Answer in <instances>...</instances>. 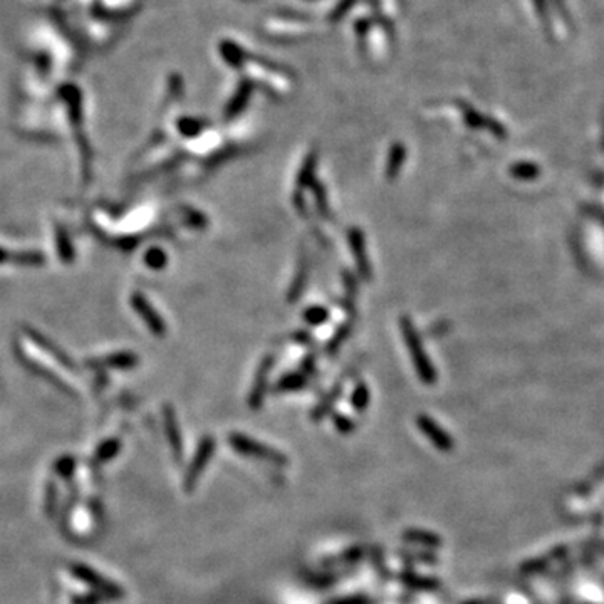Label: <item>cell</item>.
Here are the masks:
<instances>
[{
  "label": "cell",
  "mask_w": 604,
  "mask_h": 604,
  "mask_svg": "<svg viewBox=\"0 0 604 604\" xmlns=\"http://www.w3.org/2000/svg\"><path fill=\"white\" fill-rule=\"evenodd\" d=\"M104 364L117 369H128L136 366L138 358L134 354H131V352H116V354H111L108 356V358H104Z\"/></svg>",
  "instance_id": "4fadbf2b"
},
{
  "label": "cell",
  "mask_w": 604,
  "mask_h": 604,
  "mask_svg": "<svg viewBox=\"0 0 604 604\" xmlns=\"http://www.w3.org/2000/svg\"><path fill=\"white\" fill-rule=\"evenodd\" d=\"M368 403H369V391H368V386L364 383H359L356 386V389L351 394V405L352 408L358 410V411H364L368 408Z\"/></svg>",
  "instance_id": "ac0fdd59"
},
{
  "label": "cell",
  "mask_w": 604,
  "mask_h": 604,
  "mask_svg": "<svg viewBox=\"0 0 604 604\" xmlns=\"http://www.w3.org/2000/svg\"><path fill=\"white\" fill-rule=\"evenodd\" d=\"M329 317V310L322 305H312V308L304 310V321L310 326H321L324 324Z\"/></svg>",
  "instance_id": "e0dca14e"
},
{
  "label": "cell",
  "mask_w": 604,
  "mask_h": 604,
  "mask_svg": "<svg viewBox=\"0 0 604 604\" xmlns=\"http://www.w3.org/2000/svg\"><path fill=\"white\" fill-rule=\"evenodd\" d=\"M272 368H274V356H267V358H264V361L260 363V366L257 369V375H255L254 386H252V391L249 396L250 408H259V406L262 405L264 394H266V389H267L268 373H271Z\"/></svg>",
  "instance_id": "ba28073f"
},
{
  "label": "cell",
  "mask_w": 604,
  "mask_h": 604,
  "mask_svg": "<svg viewBox=\"0 0 604 604\" xmlns=\"http://www.w3.org/2000/svg\"><path fill=\"white\" fill-rule=\"evenodd\" d=\"M312 187H314L312 190H314V196H316V203H317L319 212H321L322 217H329V205H327L324 190H322L321 185H317V183H314Z\"/></svg>",
  "instance_id": "ffe728a7"
},
{
  "label": "cell",
  "mask_w": 604,
  "mask_h": 604,
  "mask_svg": "<svg viewBox=\"0 0 604 604\" xmlns=\"http://www.w3.org/2000/svg\"><path fill=\"white\" fill-rule=\"evenodd\" d=\"M338 604H364V599H359V598H354V599H344V601H341V603H338Z\"/></svg>",
  "instance_id": "484cf974"
},
{
  "label": "cell",
  "mask_w": 604,
  "mask_h": 604,
  "mask_svg": "<svg viewBox=\"0 0 604 604\" xmlns=\"http://www.w3.org/2000/svg\"><path fill=\"white\" fill-rule=\"evenodd\" d=\"M350 333H351V327H350V324H346V326H341V327H339L338 334L334 336V339H333V341H331V344H329V350H331V351H336V350H338V347L341 346V343L344 341V339H346L347 336H350Z\"/></svg>",
  "instance_id": "603a6c76"
},
{
  "label": "cell",
  "mask_w": 604,
  "mask_h": 604,
  "mask_svg": "<svg viewBox=\"0 0 604 604\" xmlns=\"http://www.w3.org/2000/svg\"><path fill=\"white\" fill-rule=\"evenodd\" d=\"M74 467H76V461L73 459H69V456H64V459H61L56 463V472L61 477L67 478V477L73 475Z\"/></svg>",
  "instance_id": "44dd1931"
},
{
  "label": "cell",
  "mask_w": 604,
  "mask_h": 604,
  "mask_svg": "<svg viewBox=\"0 0 604 604\" xmlns=\"http://www.w3.org/2000/svg\"><path fill=\"white\" fill-rule=\"evenodd\" d=\"M431 537L433 535H428V534H425V532H419V531H411V532H408V534H406V539L418 540V542H426V544L436 542V540L431 539Z\"/></svg>",
  "instance_id": "cb8c5ba5"
},
{
  "label": "cell",
  "mask_w": 604,
  "mask_h": 604,
  "mask_svg": "<svg viewBox=\"0 0 604 604\" xmlns=\"http://www.w3.org/2000/svg\"><path fill=\"white\" fill-rule=\"evenodd\" d=\"M347 243H350V249L352 255H354V262L358 266L359 274L366 280H371V264L368 260L366 242H364V233L361 232L358 226H352L347 232Z\"/></svg>",
  "instance_id": "8992f818"
},
{
  "label": "cell",
  "mask_w": 604,
  "mask_h": 604,
  "mask_svg": "<svg viewBox=\"0 0 604 604\" xmlns=\"http://www.w3.org/2000/svg\"><path fill=\"white\" fill-rule=\"evenodd\" d=\"M163 422H165L168 443H170L171 450H173L175 459L180 460L182 459V453H183L182 435H180L178 422H176V413L173 411V408H171V406H165V410H163Z\"/></svg>",
  "instance_id": "9c48e42d"
},
{
  "label": "cell",
  "mask_w": 604,
  "mask_h": 604,
  "mask_svg": "<svg viewBox=\"0 0 604 604\" xmlns=\"http://www.w3.org/2000/svg\"><path fill=\"white\" fill-rule=\"evenodd\" d=\"M512 176H515L517 180H534L537 173H539V168L531 163H519V165L512 166Z\"/></svg>",
  "instance_id": "d6986e66"
},
{
  "label": "cell",
  "mask_w": 604,
  "mask_h": 604,
  "mask_svg": "<svg viewBox=\"0 0 604 604\" xmlns=\"http://www.w3.org/2000/svg\"><path fill=\"white\" fill-rule=\"evenodd\" d=\"M314 170H316V157H314V154H309V157L305 158L304 165L301 166L299 175H297V188L312 187Z\"/></svg>",
  "instance_id": "7c38bea8"
},
{
  "label": "cell",
  "mask_w": 604,
  "mask_h": 604,
  "mask_svg": "<svg viewBox=\"0 0 604 604\" xmlns=\"http://www.w3.org/2000/svg\"><path fill=\"white\" fill-rule=\"evenodd\" d=\"M229 443L235 452L243 456H249V459H257L274 465L287 463V456L284 453H280L272 447H267V445L260 443L259 440L250 438V436L243 433H230Z\"/></svg>",
  "instance_id": "7a4b0ae2"
},
{
  "label": "cell",
  "mask_w": 604,
  "mask_h": 604,
  "mask_svg": "<svg viewBox=\"0 0 604 604\" xmlns=\"http://www.w3.org/2000/svg\"><path fill=\"white\" fill-rule=\"evenodd\" d=\"M71 570H73V574L79 579V581L86 582L87 586L94 587L96 593L108 596V598H121V596H123V589H120L116 584L106 581L101 574L96 573V570H92L91 568H87V566L74 564L73 568H71Z\"/></svg>",
  "instance_id": "5b68a950"
},
{
  "label": "cell",
  "mask_w": 604,
  "mask_h": 604,
  "mask_svg": "<svg viewBox=\"0 0 604 604\" xmlns=\"http://www.w3.org/2000/svg\"><path fill=\"white\" fill-rule=\"evenodd\" d=\"M400 327L419 380H422L425 384H433L436 381V371L433 364H431V361L428 359L425 350H423L422 339H419V336L417 333V329H415L411 319L406 316L400 317Z\"/></svg>",
  "instance_id": "6da1fadb"
},
{
  "label": "cell",
  "mask_w": 604,
  "mask_h": 604,
  "mask_svg": "<svg viewBox=\"0 0 604 604\" xmlns=\"http://www.w3.org/2000/svg\"><path fill=\"white\" fill-rule=\"evenodd\" d=\"M213 452H215V440L212 436H205L201 440L199 448H196L195 456H193L190 467L187 470V475H185V489L192 490L196 485L201 473H203L205 467L208 465L210 459H212Z\"/></svg>",
  "instance_id": "277c9868"
},
{
  "label": "cell",
  "mask_w": 604,
  "mask_h": 604,
  "mask_svg": "<svg viewBox=\"0 0 604 604\" xmlns=\"http://www.w3.org/2000/svg\"><path fill=\"white\" fill-rule=\"evenodd\" d=\"M308 262H305V259L302 257L299 262V267H297V275L294 277V282L291 285V289H289V301H297L299 299V294L302 289H304L305 279H308Z\"/></svg>",
  "instance_id": "8fae6325"
},
{
  "label": "cell",
  "mask_w": 604,
  "mask_h": 604,
  "mask_svg": "<svg viewBox=\"0 0 604 604\" xmlns=\"http://www.w3.org/2000/svg\"><path fill=\"white\" fill-rule=\"evenodd\" d=\"M99 603V596L98 594H84V596H78V598H74V604H98Z\"/></svg>",
  "instance_id": "d4e9b609"
},
{
  "label": "cell",
  "mask_w": 604,
  "mask_h": 604,
  "mask_svg": "<svg viewBox=\"0 0 604 604\" xmlns=\"http://www.w3.org/2000/svg\"><path fill=\"white\" fill-rule=\"evenodd\" d=\"M120 448H121V443L117 442V440H106V442H103L98 447L94 459L96 461H99V463L115 459L117 452H120Z\"/></svg>",
  "instance_id": "2e32d148"
},
{
  "label": "cell",
  "mask_w": 604,
  "mask_h": 604,
  "mask_svg": "<svg viewBox=\"0 0 604 604\" xmlns=\"http://www.w3.org/2000/svg\"><path fill=\"white\" fill-rule=\"evenodd\" d=\"M334 425L341 433H351L354 430V423L351 422L350 417H344V415H336Z\"/></svg>",
  "instance_id": "7402d4cb"
},
{
  "label": "cell",
  "mask_w": 604,
  "mask_h": 604,
  "mask_svg": "<svg viewBox=\"0 0 604 604\" xmlns=\"http://www.w3.org/2000/svg\"><path fill=\"white\" fill-rule=\"evenodd\" d=\"M129 302H131L134 312L141 317V321L145 322L151 333L158 336V338H163L166 333V324L163 317L157 312V309L153 308V304L141 292H133Z\"/></svg>",
  "instance_id": "3957f363"
},
{
  "label": "cell",
  "mask_w": 604,
  "mask_h": 604,
  "mask_svg": "<svg viewBox=\"0 0 604 604\" xmlns=\"http://www.w3.org/2000/svg\"><path fill=\"white\" fill-rule=\"evenodd\" d=\"M145 264L150 268H153V271H161V268H165L168 257H166V252L163 249H159V247H151V249L146 250L145 254Z\"/></svg>",
  "instance_id": "5bb4252c"
},
{
  "label": "cell",
  "mask_w": 604,
  "mask_h": 604,
  "mask_svg": "<svg viewBox=\"0 0 604 604\" xmlns=\"http://www.w3.org/2000/svg\"><path fill=\"white\" fill-rule=\"evenodd\" d=\"M403 163H405V146L394 145L391 153L388 157V163H386V178L394 180L400 173Z\"/></svg>",
  "instance_id": "30bf717a"
},
{
  "label": "cell",
  "mask_w": 604,
  "mask_h": 604,
  "mask_svg": "<svg viewBox=\"0 0 604 604\" xmlns=\"http://www.w3.org/2000/svg\"><path fill=\"white\" fill-rule=\"evenodd\" d=\"M305 381L308 380L301 373H291L277 383V391H297V389L304 388Z\"/></svg>",
  "instance_id": "9a60e30c"
},
{
  "label": "cell",
  "mask_w": 604,
  "mask_h": 604,
  "mask_svg": "<svg viewBox=\"0 0 604 604\" xmlns=\"http://www.w3.org/2000/svg\"><path fill=\"white\" fill-rule=\"evenodd\" d=\"M417 423H418L419 430H422V433L425 435L426 438L430 440V442L433 443L436 448H438V450H443V452L452 450L453 442H452L450 435L445 433V431L438 425H436L433 419L428 418L426 415H419Z\"/></svg>",
  "instance_id": "52a82bcc"
}]
</instances>
